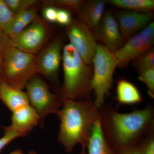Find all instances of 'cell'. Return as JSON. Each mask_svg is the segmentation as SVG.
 <instances>
[{
    "mask_svg": "<svg viewBox=\"0 0 154 154\" xmlns=\"http://www.w3.org/2000/svg\"><path fill=\"white\" fill-rule=\"evenodd\" d=\"M4 2L14 15L36 5L37 0H4Z\"/></svg>",
    "mask_w": 154,
    "mask_h": 154,
    "instance_id": "cell-21",
    "label": "cell"
},
{
    "mask_svg": "<svg viewBox=\"0 0 154 154\" xmlns=\"http://www.w3.org/2000/svg\"><path fill=\"white\" fill-rule=\"evenodd\" d=\"M99 109L105 139L117 153L138 145L154 132V111L152 105L127 113H119L105 104Z\"/></svg>",
    "mask_w": 154,
    "mask_h": 154,
    "instance_id": "cell-1",
    "label": "cell"
},
{
    "mask_svg": "<svg viewBox=\"0 0 154 154\" xmlns=\"http://www.w3.org/2000/svg\"><path fill=\"white\" fill-rule=\"evenodd\" d=\"M3 81L2 76V74L0 72V83L2 82Z\"/></svg>",
    "mask_w": 154,
    "mask_h": 154,
    "instance_id": "cell-33",
    "label": "cell"
},
{
    "mask_svg": "<svg viewBox=\"0 0 154 154\" xmlns=\"http://www.w3.org/2000/svg\"><path fill=\"white\" fill-rule=\"evenodd\" d=\"M132 62L133 65L137 72L147 69H154V48L149 50Z\"/></svg>",
    "mask_w": 154,
    "mask_h": 154,
    "instance_id": "cell-20",
    "label": "cell"
},
{
    "mask_svg": "<svg viewBox=\"0 0 154 154\" xmlns=\"http://www.w3.org/2000/svg\"><path fill=\"white\" fill-rule=\"evenodd\" d=\"M92 64L94 67L91 87L95 94L94 103L100 109L105 105V97L112 88L118 62L113 52L98 43Z\"/></svg>",
    "mask_w": 154,
    "mask_h": 154,
    "instance_id": "cell-5",
    "label": "cell"
},
{
    "mask_svg": "<svg viewBox=\"0 0 154 154\" xmlns=\"http://www.w3.org/2000/svg\"><path fill=\"white\" fill-rule=\"evenodd\" d=\"M118 154H140L139 144L133 147L125 150L123 151L118 153Z\"/></svg>",
    "mask_w": 154,
    "mask_h": 154,
    "instance_id": "cell-29",
    "label": "cell"
},
{
    "mask_svg": "<svg viewBox=\"0 0 154 154\" xmlns=\"http://www.w3.org/2000/svg\"><path fill=\"white\" fill-rule=\"evenodd\" d=\"M140 154H154V132L145 138L139 144Z\"/></svg>",
    "mask_w": 154,
    "mask_h": 154,
    "instance_id": "cell-25",
    "label": "cell"
},
{
    "mask_svg": "<svg viewBox=\"0 0 154 154\" xmlns=\"http://www.w3.org/2000/svg\"><path fill=\"white\" fill-rule=\"evenodd\" d=\"M9 39V37L4 33L3 30H0V72L2 74V76L4 53L6 44Z\"/></svg>",
    "mask_w": 154,
    "mask_h": 154,
    "instance_id": "cell-28",
    "label": "cell"
},
{
    "mask_svg": "<svg viewBox=\"0 0 154 154\" xmlns=\"http://www.w3.org/2000/svg\"><path fill=\"white\" fill-rule=\"evenodd\" d=\"M38 74L36 56L14 47L9 38L4 53L3 81L13 88L22 90Z\"/></svg>",
    "mask_w": 154,
    "mask_h": 154,
    "instance_id": "cell-4",
    "label": "cell"
},
{
    "mask_svg": "<svg viewBox=\"0 0 154 154\" xmlns=\"http://www.w3.org/2000/svg\"><path fill=\"white\" fill-rule=\"evenodd\" d=\"M115 17L125 42L152 22L153 15L152 12L142 13L126 10L117 12Z\"/></svg>",
    "mask_w": 154,
    "mask_h": 154,
    "instance_id": "cell-12",
    "label": "cell"
},
{
    "mask_svg": "<svg viewBox=\"0 0 154 154\" xmlns=\"http://www.w3.org/2000/svg\"><path fill=\"white\" fill-rule=\"evenodd\" d=\"M93 33L99 44L113 53L119 49L125 42L115 16L110 12H105Z\"/></svg>",
    "mask_w": 154,
    "mask_h": 154,
    "instance_id": "cell-11",
    "label": "cell"
},
{
    "mask_svg": "<svg viewBox=\"0 0 154 154\" xmlns=\"http://www.w3.org/2000/svg\"><path fill=\"white\" fill-rule=\"evenodd\" d=\"M10 154H24V153L21 149H17L11 152Z\"/></svg>",
    "mask_w": 154,
    "mask_h": 154,
    "instance_id": "cell-30",
    "label": "cell"
},
{
    "mask_svg": "<svg viewBox=\"0 0 154 154\" xmlns=\"http://www.w3.org/2000/svg\"><path fill=\"white\" fill-rule=\"evenodd\" d=\"M85 2L83 0H46L41 1V2L44 7L51 6L77 14Z\"/></svg>",
    "mask_w": 154,
    "mask_h": 154,
    "instance_id": "cell-19",
    "label": "cell"
},
{
    "mask_svg": "<svg viewBox=\"0 0 154 154\" xmlns=\"http://www.w3.org/2000/svg\"><path fill=\"white\" fill-rule=\"evenodd\" d=\"M108 2L117 8L139 13H149L154 8V0H110Z\"/></svg>",
    "mask_w": 154,
    "mask_h": 154,
    "instance_id": "cell-18",
    "label": "cell"
},
{
    "mask_svg": "<svg viewBox=\"0 0 154 154\" xmlns=\"http://www.w3.org/2000/svg\"><path fill=\"white\" fill-rule=\"evenodd\" d=\"M66 27L70 44L75 48L86 63L92 64L98 45L93 32L78 19H73Z\"/></svg>",
    "mask_w": 154,
    "mask_h": 154,
    "instance_id": "cell-10",
    "label": "cell"
},
{
    "mask_svg": "<svg viewBox=\"0 0 154 154\" xmlns=\"http://www.w3.org/2000/svg\"><path fill=\"white\" fill-rule=\"evenodd\" d=\"M86 149L87 154H118L113 150L106 140L100 119L94 125Z\"/></svg>",
    "mask_w": 154,
    "mask_h": 154,
    "instance_id": "cell-17",
    "label": "cell"
},
{
    "mask_svg": "<svg viewBox=\"0 0 154 154\" xmlns=\"http://www.w3.org/2000/svg\"><path fill=\"white\" fill-rule=\"evenodd\" d=\"M56 23L62 26H68L73 19L71 13L66 10L57 8Z\"/></svg>",
    "mask_w": 154,
    "mask_h": 154,
    "instance_id": "cell-26",
    "label": "cell"
},
{
    "mask_svg": "<svg viewBox=\"0 0 154 154\" xmlns=\"http://www.w3.org/2000/svg\"><path fill=\"white\" fill-rule=\"evenodd\" d=\"M80 154H87L86 149L85 148H82V151H81Z\"/></svg>",
    "mask_w": 154,
    "mask_h": 154,
    "instance_id": "cell-31",
    "label": "cell"
},
{
    "mask_svg": "<svg viewBox=\"0 0 154 154\" xmlns=\"http://www.w3.org/2000/svg\"><path fill=\"white\" fill-rule=\"evenodd\" d=\"M107 1L92 0L85 2L77 15V19L93 32L105 13Z\"/></svg>",
    "mask_w": 154,
    "mask_h": 154,
    "instance_id": "cell-14",
    "label": "cell"
},
{
    "mask_svg": "<svg viewBox=\"0 0 154 154\" xmlns=\"http://www.w3.org/2000/svg\"><path fill=\"white\" fill-rule=\"evenodd\" d=\"M26 95L29 103L39 117V125L41 128L44 125V120L48 116L56 115L63 105L57 93H53L44 80L35 76L27 83Z\"/></svg>",
    "mask_w": 154,
    "mask_h": 154,
    "instance_id": "cell-6",
    "label": "cell"
},
{
    "mask_svg": "<svg viewBox=\"0 0 154 154\" xmlns=\"http://www.w3.org/2000/svg\"><path fill=\"white\" fill-rule=\"evenodd\" d=\"M63 39L56 37L36 56L38 74L45 77L59 91V72L62 61Z\"/></svg>",
    "mask_w": 154,
    "mask_h": 154,
    "instance_id": "cell-9",
    "label": "cell"
},
{
    "mask_svg": "<svg viewBox=\"0 0 154 154\" xmlns=\"http://www.w3.org/2000/svg\"><path fill=\"white\" fill-rule=\"evenodd\" d=\"M28 154H37V153H36V152H35V151L33 150H31L28 153Z\"/></svg>",
    "mask_w": 154,
    "mask_h": 154,
    "instance_id": "cell-32",
    "label": "cell"
},
{
    "mask_svg": "<svg viewBox=\"0 0 154 154\" xmlns=\"http://www.w3.org/2000/svg\"><path fill=\"white\" fill-rule=\"evenodd\" d=\"M154 23L151 22L146 28L125 41L122 46L113 53L118 62V67H124L153 48Z\"/></svg>",
    "mask_w": 154,
    "mask_h": 154,
    "instance_id": "cell-7",
    "label": "cell"
},
{
    "mask_svg": "<svg viewBox=\"0 0 154 154\" xmlns=\"http://www.w3.org/2000/svg\"><path fill=\"white\" fill-rule=\"evenodd\" d=\"M138 79L143 83L147 88L149 96L154 98V69H147L138 72Z\"/></svg>",
    "mask_w": 154,
    "mask_h": 154,
    "instance_id": "cell-22",
    "label": "cell"
},
{
    "mask_svg": "<svg viewBox=\"0 0 154 154\" xmlns=\"http://www.w3.org/2000/svg\"><path fill=\"white\" fill-rule=\"evenodd\" d=\"M116 99L119 103L123 105H137L143 102L138 88L131 82L123 79L117 81Z\"/></svg>",
    "mask_w": 154,
    "mask_h": 154,
    "instance_id": "cell-16",
    "label": "cell"
},
{
    "mask_svg": "<svg viewBox=\"0 0 154 154\" xmlns=\"http://www.w3.org/2000/svg\"><path fill=\"white\" fill-rule=\"evenodd\" d=\"M60 122L58 140L67 153L77 144L87 148L94 125L100 119V109L92 99L63 100L56 114Z\"/></svg>",
    "mask_w": 154,
    "mask_h": 154,
    "instance_id": "cell-2",
    "label": "cell"
},
{
    "mask_svg": "<svg viewBox=\"0 0 154 154\" xmlns=\"http://www.w3.org/2000/svg\"><path fill=\"white\" fill-rule=\"evenodd\" d=\"M51 29L44 19L37 18L21 33L11 39L12 45L17 48L35 55L48 41Z\"/></svg>",
    "mask_w": 154,
    "mask_h": 154,
    "instance_id": "cell-8",
    "label": "cell"
},
{
    "mask_svg": "<svg viewBox=\"0 0 154 154\" xmlns=\"http://www.w3.org/2000/svg\"><path fill=\"white\" fill-rule=\"evenodd\" d=\"M62 63L63 83L57 93L61 100L92 99V64L86 63L70 43L64 45Z\"/></svg>",
    "mask_w": 154,
    "mask_h": 154,
    "instance_id": "cell-3",
    "label": "cell"
},
{
    "mask_svg": "<svg viewBox=\"0 0 154 154\" xmlns=\"http://www.w3.org/2000/svg\"><path fill=\"white\" fill-rule=\"evenodd\" d=\"M10 129L26 136L39 125V117L30 104L20 107L12 112Z\"/></svg>",
    "mask_w": 154,
    "mask_h": 154,
    "instance_id": "cell-13",
    "label": "cell"
},
{
    "mask_svg": "<svg viewBox=\"0 0 154 154\" xmlns=\"http://www.w3.org/2000/svg\"><path fill=\"white\" fill-rule=\"evenodd\" d=\"M36 6L15 15L10 24L3 30L10 39L18 35L39 17Z\"/></svg>",
    "mask_w": 154,
    "mask_h": 154,
    "instance_id": "cell-15",
    "label": "cell"
},
{
    "mask_svg": "<svg viewBox=\"0 0 154 154\" xmlns=\"http://www.w3.org/2000/svg\"><path fill=\"white\" fill-rule=\"evenodd\" d=\"M57 8L51 6H45L42 11L45 21L51 23H56Z\"/></svg>",
    "mask_w": 154,
    "mask_h": 154,
    "instance_id": "cell-27",
    "label": "cell"
},
{
    "mask_svg": "<svg viewBox=\"0 0 154 154\" xmlns=\"http://www.w3.org/2000/svg\"><path fill=\"white\" fill-rule=\"evenodd\" d=\"M15 17L9 10L4 0H0V30H3Z\"/></svg>",
    "mask_w": 154,
    "mask_h": 154,
    "instance_id": "cell-23",
    "label": "cell"
},
{
    "mask_svg": "<svg viewBox=\"0 0 154 154\" xmlns=\"http://www.w3.org/2000/svg\"><path fill=\"white\" fill-rule=\"evenodd\" d=\"M2 128L5 133L2 137L0 138V152L12 141L17 138L25 136L22 134L10 129L8 126H3Z\"/></svg>",
    "mask_w": 154,
    "mask_h": 154,
    "instance_id": "cell-24",
    "label": "cell"
}]
</instances>
